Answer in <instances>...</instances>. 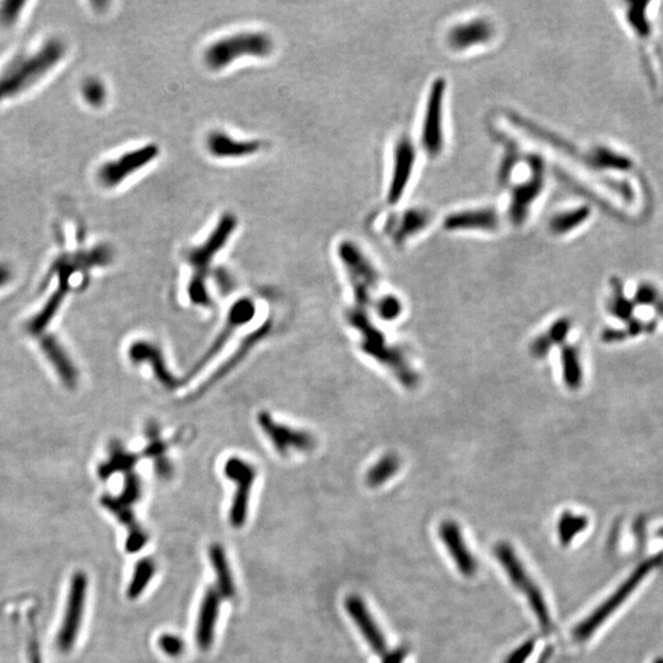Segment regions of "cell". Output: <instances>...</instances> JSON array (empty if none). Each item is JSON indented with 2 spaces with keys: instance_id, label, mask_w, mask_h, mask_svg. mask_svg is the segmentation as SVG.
<instances>
[{
  "instance_id": "4fadbf2b",
  "label": "cell",
  "mask_w": 663,
  "mask_h": 663,
  "mask_svg": "<svg viewBox=\"0 0 663 663\" xmlns=\"http://www.w3.org/2000/svg\"><path fill=\"white\" fill-rule=\"evenodd\" d=\"M87 588V576L82 572H78L71 580L66 613L57 636V648L61 653H69L78 639L85 608Z\"/></svg>"
},
{
  "instance_id": "52a82bcc",
  "label": "cell",
  "mask_w": 663,
  "mask_h": 663,
  "mask_svg": "<svg viewBox=\"0 0 663 663\" xmlns=\"http://www.w3.org/2000/svg\"><path fill=\"white\" fill-rule=\"evenodd\" d=\"M421 150L408 133H400L391 147L390 170L386 183V202L390 207H400L413 183Z\"/></svg>"
},
{
  "instance_id": "e575fe53",
  "label": "cell",
  "mask_w": 663,
  "mask_h": 663,
  "mask_svg": "<svg viewBox=\"0 0 663 663\" xmlns=\"http://www.w3.org/2000/svg\"><path fill=\"white\" fill-rule=\"evenodd\" d=\"M648 3H632L629 4L628 22L634 31L640 36L650 35V22L646 17Z\"/></svg>"
},
{
  "instance_id": "83f0119b",
  "label": "cell",
  "mask_w": 663,
  "mask_h": 663,
  "mask_svg": "<svg viewBox=\"0 0 663 663\" xmlns=\"http://www.w3.org/2000/svg\"><path fill=\"white\" fill-rule=\"evenodd\" d=\"M66 293L68 291L64 289L57 288L56 291L52 294L46 305L43 306V309H41L37 316L31 319L29 324H27V329H29L31 335H41L47 328V326L56 316L57 311L61 307Z\"/></svg>"
},
{
  "instance_id": "603a6c76",
  "label": "cell",
  "mask_w": 663,
  "mask_h": 663,
  "mask_svg": "<svg viewBox=\"0 0 663 663\" xmlns=\"http://www.w3.org/2000/svg\"><path fill=\"white\" fill-rule=\"evenodd\" d=\"M41 348L46 355L47 359L51 361L57 374L63 381V384L69 388L75 387L78 382V371L71 358L66 354V350L63 349L61 345L58 343V340L52 335H46L42 338Z\"/></svg>"
},
{
  "instance_id": "bcb514c9",
  "label": "cell",
  "mask_w": 663,
  "mask_h": 663,
  "mask_svg": "<svg viewBox=\"0 0 663 663\" xmlns=\"http://www.w3.org/2000/svg\"><path fill=\"white\" fill-rule=\"evenodd\" d=\"M653 663H663V658H657Z\"/></svg>"
},
{
  "instance_id": "6da1fadb",
  "label": "cell",
  "mask_w": 663,
  "mask_h": 663,
  "mask_svg": "<svg viewBox=\"0 0 663 663\" xmlns=\"http://www.w3.org/2000/svg\"><path fill=\"white\" fill-rule=\"evenodd\" d=\"M71 54L69 42L48 34L14 52L0 66V107L29 96L56 75Z\"/></svg>"
},
{
  "instance_id": "ee69618b",
  "label": "cell",
  "mask_w": 663,
  "mask_h": 663,
  "mask_svg": "<svg viewBox=\"0 0 663 663\" xmlns=\"http://www.w3.org/2000/svg\"><path fill=\"white\" fill-rule=\"evenodd\" d=\"M650 306L653 307V309L657 312L658 316L663 319V295L660 291L653 298V303L650 304Z\"/></svg>"
},
{
  "instance_id": "8992f818",
  "label": "cell",
  "mask_w": 663,
  "mask_h": 663,
  "mask_svg": "<svg viewBox=\"0 0 663 663\" xmlns=\"http://www.w3.org/2000/svg\"><path fill=\"white\" fill-rule=\"evenodd\" d=\"M159 154L157 145L145 144L119 152L116 156L107 157L94 168V182L103 191L117 189L155 161Z\"/></svg>"
},
{
  "instance_id": "2e32d148",
  "label": "cell",
  "mask_w": 663,
  "mask_h": 663,
  "mask_svg": "<svg viewBox=\"0 0 663 663\" xmlns=\"http://www.w3.org/2000/svg\"><path fill=\"white\" fill-rule=\"evenodd\" d=\"M254 304L251 300H240L238 303L233 304V309L228 314V321L224 326V328L220 330L218 337L214 340L212 345L209 347V349L205 351V354L198 360L197 364L194 365L192 370L189 371L188 379H192V377L197 375L201 370L204 369L205 365H208L209 361L213 359L214 356L218 354L220 350L223 349L225 343H228L230 338L233 337V332L238 330L243 324L247 323L248 321L254 317Z\"/></svg>"
},
{
  "instance_id": "ab89813d",
  "label": "cell",
  "mask_w": 663,
  "mask_h": 663,
  "mask_svg": "<svg viewBox=\"0 0 663 663\" xmlns=\"http://www.w3.org/2000/svg\"><path fill=\"white\" fill-rule=\"evenodd\" d=\"M147 536L143 532V530L133 532V533H129V536H128L126 549L129 553H137L147 544Z\"/></svg>"
},
{
  "instance_id": "9c48e42d",
  "label": "cell",
  "mask_w": 663,
  "mask_h": 663,
  "mask_svg": "<svg viewBox=\"0 0 663 663\" xmlns=\"http://www.w3.org/2000/svg\"><path fill=\"white\" fill-rule=\"evenodd\" d=\"M662 562L663 553H660L655 557L648 558L645 562H641L630 574V576L601 606H598L588 618L583 619L581 623L577 624L572 633L574 639L580 643L588 640L607 620L608 618L614 614L618 608L627 601V598L633 595L635 588L643 583V578Z\"/></svg>"
},
{
  "instance_id": "e0dca14e",
  "label": "cell",
  "mask_w": 663,
  "mask_h": 663,
  "mask_svg": "<svg viewBox=\"0 0 663 663\" xmlns=\"http://www.w3.org/2000/svg\"><path fill=\"white\" fill-rule=\"evenodd\" d=\"M439 536L453 558L458 571L467 577L474 576L478 571V562L467 547L458 525L453 521L442 522L439 527Z\"/></svg>"
},
{
  "instance_id": "5bb4252c",
  "label": "cell",
  "mask_w": 663,
  "mask_h": 663,
  "mask_svg": "<svg viewBox=\"0 0 663 663\" xmlns=\"http://www.w3.org/2000/svg\"><path fill=\"white\" fill-rule=\"evenodd\" d=\"M224 472H225V476L236 484V491L233 495L228 517H230L231 525L236 528H240L246 523V520H247L251 489L257 476V472L251 463L238 457H233L228 460L224 467Z\"/></svg>"
},
{
  "instance_id": "7bdbcfd3",
  "label": "cell",
  "mask_w": 663,
  "mask_h": 663,
  "mask_svg": "<svg viewBox=\"0 0 663 663\" xmlns=\"http://www.w3.org/2000/svg\"><path fill=\"white\" fill-rule=\"evenodd\" d=\"M405 653L407 651L403 648H398L395 653H387L386 656H384V663H402L405 660Z\"/></svg>"
},
{
  "instance_id": "d590c367",
  "label": "cell",
  "mask_w": 663,
  "mask_h": 663,
  "mask_svg": "<svg viewBox=\"0 0 663 663\" xmlns=\"http://www.w3.org/2000/svg\"><path fill=\"white\" fill-rule=\"evenodd\" d=\"M159 646L161 648L163 653H166L171 657L180 656L184 651V643L181 638H178L173 634H163L159 639Z\"/></svg>"
},
{
  "instance_id": "44dd1931",
  "label": "cell",
  "mask_w": 663,
  "mask_h": 663,
  "mask_svg": "<svg viewBox=\"0 0 663 663\" xmlns=\"http://www.w3.org/2000/svg\"><path fill=\"white\" fill-rule=\"evenodd\" d=\"M129 358L133 363L147 361L155 372L157 380L168 388L177 387V380L168 370L161 350L149 342H137L129 348Z\"/></svg>"
},
{
  "instance_id": "5b68a950",
  "label": "cell",
  "mask_w": 663,
  "mask_h": 663,
  "mask_svg": "<svg viewBox=\"0 0 663 663\" xmlns=\"http://www.w3.org/2000/svg\"><path fill=\"white\" fill-rule=\"evenodd\" d=\"M274 50L270 36L258 31H246L215 41L204 51V61L212 71H221L245 57H268Z\"/></svg>"
},
{
  "instance_id": "ffe728a7",
  "label": "cell",
  "mask_w": 663,
  "mask_h": 663,
  "mask_svg": "<svg viewBox=\"0 0 663 663\" xmlns=\"http://www.w3.org/2000/svg\"><path fill=\"white\" fill-rule=\"evenodd\" d=\"M220 608V593L217 588H209L204 595L198 617L196 640L203 651L209 650L214 641V630L218 620Z\"/></svg>"
},
{
  "instance_id": "9a60e30c",
  "label": "cell",
  "mask_w": 663,
  "mask_h": 663,
  "mask_svg": "<svg viewBox=\"0 0 663 663\" xmlns=\"http://www.w3.org/2000/svg\"><path fill=\"white\" fill-rule=\"evenodd\" d=\"M258 424L264 435H267L274 449L280 455H289L290 451L293 450L304 452L314 449V436L309 435L306 431L280 424L279 421H274L267 411L259 414Z\"/></svg>"
},
{
  "instance_id": "30bf717a",
  "label": "cell",
  "mask_w": 663,
  "mask_h": 663,
  "mask_svg": "<svg viewBox=\"0 0 663 663\" xmlns=\"http://www.w3.org/2000/svg\"><path fill=\"white\" fill-rule=\"evenodd\" d=\"M446 233H496L507 225L502 208L493 204H476L456 208L441 219Z\"/></svg>"
},
{
  "instance_id": "f1b7e54d",
  "label": "cell",
  "mask_w": 663,
  "mask_h": 663,
  "mask_svg": "<svg viewBox=\"0 0 663 663\" xmlns=\"http://www.w3.org/2000/svg\"><path fill=\"white\" fill-rule=\"evenodd\" d=\"M611 285H612L613 294L612 298L608 301V311L615 319L629 322L630 319H633L635 303L629 300L624 294L623 283L620 279L613 278L611 280Z\"/></svg>"
},
{
  "instance_id": "d4e9b609",
  "label": "cell",
  "mask_w": 663,
  "mask_h": 663,
  "mask_svg": "<svg viewBox=\"0 0 663 663\" xmlns=\"http://www.w3.org/2000/svg\"><path fill=\"white\" fill-rule=\"evenodd\" d=\"M210 562L213 565L214 572L218 583V592L224 597L231 598L235 595V583L233 574L228 565V557L221 546L213 544L209 549Z\"/></svg>"
},
{
  "instance_id": "f35d334b",
  "label": "cell",
  "mask_w": 663,
  "mask_h": 663,
  "mask_svg": "<svg viewBox=\"0 0 663 663\" xmlns=\"http://www.w3.org/2000/svg\"><path fill=\"white\" fill-rule=\"evenodd\" d=\"M658 290L651 284H641L635 293V305H641V306H650L653 303V298L657 294Z\"/></svg>"
},
{
  "instance_id": "484cf974",
  "label": "cell",
  "mask_w": 663,
  "mask_h": 663,
  "mask_svg": "<svg viewBox=\"0 0 663 663\" xmlns=\"http://www.w3.org/2000/svg\"><path fill=\"white\" fill-rule=\"evenodd\" d=\"M585 161L595 168L628 171L633 166L632 160L607 147H596L583 156Z\"/></svg>"
},
{
  "instance_id": "7c38bea8",
  "label": "cell",
  "mask_w": 663,
  "mask_h": 663,
  "mask_svg": "<svg viewBox=\"0 0 663 663\" xmlns=\"http://www.w3.org/2000/svg\"><path fill=\"white\" fill-rule=\"evenodd\" d=\"M395 208L386 218L384 233L398 247L421 236L432 225L434 213L431 209L423 205Z\"/></svg>"
},
{
  "instance_id": "3957f363",
  "label": "cell",
  "mask_w": 663,
  "mask_h": 663,
  "mask_svg": "<svg viewBox=\"0 0 663 663\" xmlns=\"http://www.w3.org/2000/svg\"><path fill=\"white\" fill-rule=\"evenodd\" d=\"M447 97L449 82L444 75L432 78L421 107L416 142L421 156L440 159L447 147Z\"/></svg>"
},
{
  "instance_id": "d6986e66",
  "label": "cell",
  "mask_w": 663,
  "mask_h": 663,
  "mask_svg": "<svg viewBox=\"0 0 663 663\" xmlns=\"http://www.w3.org/2000/svg\"><path fill=\"white\" fill-rule=\"evenodd\" d=\"M262 147L263 143L261 140H241L221 131H214L207 139L209 154L218 159L251 156L257 154Z\"/></svg>"
},
{
  "instance_id": "7a4b0ae2",
  "label": "cell",
  "mask_w": 663,
  "mask_h": 663,
  "mask_svg": "<svg viewBox=\"0 0 663 663\" xmlns=\"http://www.w3.org/2000/svg\"><path fill=\"white\" fill-rule=\"evenodd\" d=\"M502 147L505 152L499 168V181L507 192L502 212L507 225L522 228L531 219L547 189V162L539 154L522 150L510 140Z\"/></svg>"
},
{
  "instance_id": "8fae6325",
  "label": "cell",
  "mask_w": 663,
  "mask_h": 663,
  "mask_svg": "<svg viewBox=\"0 0 663 663\" xmlns=\"http://www.w3.org/2000/svg\"><path fill=\"white\" fill-rule=\"evenodd\" d=\"M495 555L505 569L511 583L526 596L543 632L549 633L552 630V617L548 611L542 591L532 581L531 577L528 576L526 569L522 565L512 547L507 543H499L495 547Z\"/></svg>"
},
{
  "instance_id": "b9f144b4",
  "label": "cell",
  "mask_w": 663,
  "mask_h": 663,
  "mask_svg": "<svg viewBox=\"0 0 663 663\" xmlns=\"http://www.w3.org/2000/svg\"><path fill=\"white\" fill-rule=\"evenodd\" d=\"M13 278V269L6 263H0V288L10 282Z\"/></svg>"
},
{
  "instance_id": "f546056e",
  "label": "cell",
  "mask_w": 663,
  "mask_h": 663,
  "mask_svg": "<svg viewBox=\"0 0 663 663\" xmlns=\"http://www.w3.org/2000/svg\"><path fill=\"white\" fill-rule=\"evenodd\" d=\"M30 6L29 1H17V0L0 1V31L9 32L19 27L27 15Z\"/></svg>"
},
{
  "instance_id": "ba28073f",
  "label": "cell",
  "mask_w": 663,
  "mask_h": 663,
  "mask_svg": "<svg viewBox=\"0 0 663 663\" xmlns=\"http://www.w3.org/2000/svg\"><path fill=\"white\" fill-rule=\"evenodd\" d=\"M499 36L496 21L486 14H473L451 22L444 32L446 50L461 56L491 46Z\"/></svg>"
},
{
  "instance_id": "74e56055",
  "label": "cell",
  "mask_w": 663,
  "mask_h": 663,
  "mask_svg": "<svg viewBox=\"0 0 663 663\" xmlns=\"http://www.w3.org/2000/svg\"><path fill=\"white\" fill-rule=\"evenodd\" d=\"M379 314L386 319H393L398 316L400 311V304L398 300L393 296H387L380 301Z\"/></svg>"
},
{
  "instance_id": "836d02e7",
  "label": "cell",
  "mask_w": 663,
  "mask_h": 663,
  "mask_svg": "<svg viewBox=\"0 0 663 663\" xmlns=\"http://www.w3.org/2000/svg\"><path fill=\"white\" fill-rule=\"evenodd\" d=\"M398 468V460L392 456H387L381 460L374 468H371L367 474V483L371 486H379L385 483L390 476L395 474Z\"/></svg>"
},
{
  "instance_id": "f6af8a7d",
  "label": "cell",
  "mask_w": 663,
  "mask_h": 663,
  "mask_svg": "<svg viewBox=\"0 0 663 663\" xmlns=\"http://www.w3.org/2000/svg\"><path fill=\"white\" fill-rule=\"evenodd\" d=\"M657 536L662 537L663 538V527L661 530H658Z\"/></svg>"
},
{
  "instance_id": "4dcf8cb0",
  "label": "cell",
  "mask_w": 663,
  "mask_h": 663,
  "mask_svg": "<svg viewBox=\"0 0 663 663\" xmlns=\"http://www.w3.org/2000/svg\"><path fill=\"white\" fill-rule=\"evenodd\" d=\"M155 562H152L149 558H144L140 562H138L134 569L132 581L128 586L127 595L131 599L139 597L144 590L147 588L149 583L152 581V576L155 574Z\"/></svg>"
},
{
  "instance_id": "4316f807",
  "label": "cell",
  "mask_w": 663,
  "mask_h": 663,
  "mask_svg": "<svg viewBox=\"0 0 663 663\" xmlns=\"http://www.w3.org/2000/svg\"><path fill=\"white\" fill-rule=\"evenodd\" d=\"M137 465V456L127 452L119 444H115L111 447L110 460L103 463L99 468V476L102 479H107L115 473H124L127 474L133 472V468Z\"/></svg>"
},
{
  "instance_id": "1f68e13d",
  "label": "cell",
  "mask_w": 663,
  "mask_h": 663,
  "mask_svg": "<svg viewBox=\"0 0 663 663\" xmlns=\"http://www.w3.org/2000/svg\"><path fill=\"white\" fill-rule=\"evenodd\" d=\"M564 377L567 387L576 390L583 382V369L578 358V351L574 347H567L562 350Z\"/></svg>"
},
{
  "instance_id": "ac0fdd59",
  "label": "cell",
  "mask_w": 663,
  "mask_h": 663,
  "mask_svg": "<svg viewBox=\"0 0 663 663\" xmlns=\"http://www.w3.org/2000/svg\"><path fill=\"white\" fill-rule=\"evenodd\" d=\"M345 609L350 618L354 620L356 627L364 635L365 640L369 643L371 648L380 656L387 655V643L385 636L381 633L374 618L371 617L369 609L366 607L364 601L356 596L351 595L345 599Z\"/></svg>"
},
{
  "instance_id": "8d00e7d4",
  "label": "cell",
  "mask_w": 663,
  "mask_h": 663,
  "mask_svg": "<svg viewBox=\"0 0 663 663\" xmlns=\"http://www.w3.org/2000/svg\"><path fill=\"white\" fill-rule=\"evenodd\" d=\"M534 646H536V640H534V639H528L527 641L522 643L521 646H518L515 651H512V653L507 656V660H505V663L526 662L527 658L530 657V655L533 653Z\"/></svg>"
},
{
  "instance_id": "d6a6232c",
  "label": "cell",
  "mask_w": 663,
  "mask_h": 663,
  "mask_svg": "<svg viewBox=\"0 0 663 663\" xmlns=\"http://www.w3.org/2000/svg\"><path fill=\"white\" fill-rule=\"evenodd\" d=\"M588 526V520L585 516L565 512L558 522V536L562 546H567L572 539Z\"/></svg>"
},
{
  "instance_id": "7402d4cb",
  "label": "cell",
  "mask_w": 663,
  "mask_h": 663,
  "mask_svg": "<svg viewBox=\"0 0 663 663\" xmlns=\"http://www.w3.org/2000/svg\"><path fill=\"white\" fill-rule=\"evenodd\" d=\"M591 213L592 210L588 205L559 209L548 217L546 228L549 235L555 238L567 236L569 233L576 231L577 228H581L583 224L591 218Z\"/></svg>"
},
{
  "instance_id": "cb8c5ba5",
  "label": "cell",
  "mask_w": 663,
  "mask_h": 663,
  "mask_svg": "<svg viewBox=\"0 0 663 663\" xmlns=\"http://www.w3.org/2000/svg\"><path fill=\"white\" fill-rule=\"evenodd\" d=\"M78 97L87 108L99 111L108 102V87L100 76L87 75L79 82Z\"/></svg>"
},
{
  "instance_id": "60d3db41",
  "label": "cell",
  "mask_w": 663,
  "mask_h": 663,
  "mask_svg": "<svg viewBox=\"0 0 663 663\" xmlns=\"http://www.w3.org/2000/svg\"><path fill=\"white\" fill-rule=\"evenodd\" d=\"M29 661L30 663H43L41 656L40 643L36 636L31 639V643H29Z\"/></svg>"
},
{
  "instance_id": "277c9868",
  "label": "cell",
  "mask_w": 663,
  "mask_h": 663,
  "mask_svg": "<svg viewBox=\"0 0 663 663\" xmlns=\"http://www.w3.org/2000/svg\"><path fill=\"white\" fill-rule=\"evenodd\" d=\"M238 228V219L233 214H224L208 238L196 247L186 252V261L193 269V278L189 282L188 294L193 304L209 306L208 291L205 288V278L210 263L215 256L225 247L233 231Z\"/></svg>"
}]
</instances>
